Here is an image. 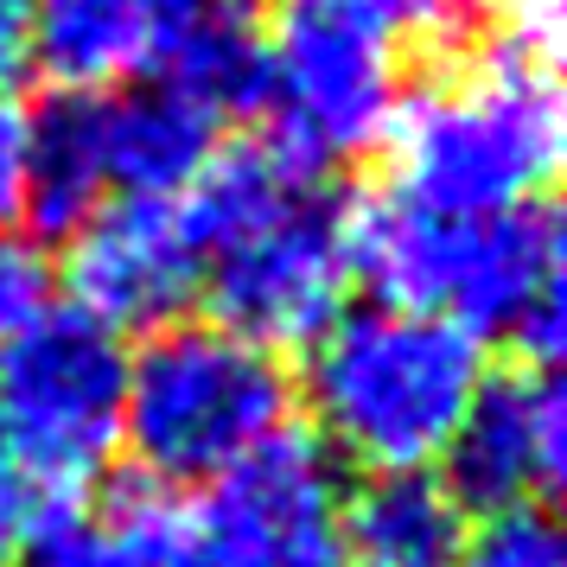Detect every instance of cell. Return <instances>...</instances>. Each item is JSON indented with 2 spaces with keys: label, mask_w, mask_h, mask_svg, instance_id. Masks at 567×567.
Segmentation results:
<instances>
[{
  "label": "cell",
  "mask_w": 567,
  "mask_h": 567,
  "mask_svg": "<svg viewBox=\"0 0 567 567\" xmlns=\"http://www.w3.org/2000/svg\"><path fill=\"white\" fill-rule=\"evenodd\" d=\"M78 504L39 472V465L13 446V434L0 427V567H13L39 536H52L58 523H71Z\"/></svg>",
  "instance_id": "cell-17"
},
{
  "label": "cell",
  "mask_w": 567,
  "mask_h": 567,
  "mask_svg": "<svg viewBox=\"0 0 567 567\" xmlns=\"http://www.w3.org/2000/svg\"><path fill=\"white\" fill-rule=\"evenodd\" d=\"M567 115L555 78V27L516 20L478 39L421 90H402L383 134L389 198L453 217H491L548 198L561 173Z\"/></svg>",
  "instance_id": "cell-2"
},
{
  "label": "cell",
  "mask_w": 567,
  "mask_h": 567,
  "mask_svg": "<svg viewBox=\"0 0 567 567\" xmlns=\"http://www.w3.org/2000/svg\"><path fill=\"white\" fill-rule=\"evenodd\" d=\"M64 287L109 332H159L205 287V256L179 198H109L71 230Z\"/></svg>",
  "instance_id": "cell-9"
},
{
  "label": "cell",
  "mask_w": 567,
  "mask_h": 567,
  "mask_svg": "<svg viewBox=\"0 0 567 567\" xmlns=\"http://www.w3.org/2000/svg\"><path fill=\"white\" fill-rule=\"evenodd\" d=\"M485 377V344L434 312L344 307L307 344L312 446L363 478L434 472Z\"/></svg>",
  "instance_id": "cell-5"
},
{
  "label": "cell",
  "mask_w": 567,
  "mask_h": 567,
  "mask_svg": "<svg viewBox=\"0 0 567 567\" xmlns=\"http://www.w3.org/2000/svg\"><path fill=\"white\" fill-rule=\"evenodd\" d=\"M491 0H275L261 27L268 134L312 173L383 147L414 45H465Z\"/></svg>",
  "instance_id": "cell-4"
},
{
  "label": "cell",
  "mask_w": 567,
  "mask_h": 567,
  "mask_svg": "<svg viewBox=\"0 0 567 567\" xmlns=\"http://www.w3.org/2000/svg\"><path fill=\"white\" fill-rule=\"evenodd\" d=\"M453 567H567V542L542 511L491 516L485 529H472Z\"/></svg>",
  "instance_id": "cell-19"
},
{
  "label": "cell",
  "mask_w": 567,
  "mask_h": 567,
  "mask_svg": "<svg viewBox=\"0 0 567 567\" xmlns=\"http://www.w3.org/2000/svg\"><path fill=\"white\" fill-rule=\"evenodd\" d=\"M351 230V281L383 307L434 312L446 326L516 344V363H555L561 351V224L555 205L453 217L409 198H363L344 217Z\"/></svg>",
  "instance_id": "cell-3"
},
{
  "label": "cell",
  "mask_w": 567,
  "mask_h": 567,
  "mask_svg": "<svg viewBox=\"0 0 567 567\" xmlns=\"http://www.w3.org/2000/svg\"><path fill=\"white\" fill-rule=\"evenodd\" d=\"M96 205H109L96 96H52L45 109H27V192H20V210L45 236H71Z\"/></svg>",
  "instance_id": "cell-14"
},
{
  "label": "cell",
  "mask_w": 567,
  "mask_h": 567,
  "mask_svg": "<svg viewBox=\"0 0 567 567\" xmlns=\"http://www.w3.org/2000/svg\"><path fill=\"white\" fill-rule=\"evenodd\" d=\"M159 567H344L338 465L312 434H275L185 511H166Z\"/></svg>",
  "instance_id": "cell-7"
},
{
  "label": "cell",
  "mask_w": 567,
  "mask_h": 567,
  "mask_svg": "<svg viewBox=\"0 0 567 567\" xmlns=\"http://www.w3.org/2000/svg\"><path fill=\"white\" fill-rule=\"evenodd\" d=\"M205 256L210 319L261 351H293L351 300V205L275 134L217 147L179 198Z\"/></svg>",
  "instance_id": "cell-1"
},
{
  "label": "cell",
  "mask_w": 567,
  "mask_h": 567,
  "mask_svg": "<svg viewBox=\"0 0 567 567\" xmlns=\"http://www.w3.org/2000/svg\"><path fill=\"white\" fill-rule=\"evenodd\" d=\"M516 20H536V27H555V0H511Z\"/></svg>",
  "instance_id": "cell-22"
},
{
  "label": "cell",
  "mask_w": 567,
  "mask_h": 567,
  "mask_svg": "<svg viewBox=\"0 0 567 567\" xmlns=\"http://www.w3.org/2000/svg\"><path fill=\"white\" fill-rule=\"evenodd\" d=\"M32 7H39V0H0V90L13 83V71H20V64H27Z\"/></svg>",
  "instance_id": "cell-21"
},
{
  "label": "cell",
  "mask_w": 567,
  "mask_h": 567,
  "mask_svg": "<svg viewBox=\"0 0 567 567\" xmlns=\"http://www.w3.org/2000/svg\"><path fill=\"white\" fill-rule=\"evenodd\" d=\"M287 434V370L217 319H173L128 358L122 446L154 485H210Z\"/></svg>",
  "instance_id": "cell-6"
},
{
  "label": "cell",
  "mask_w": 567,
  "mask_h": 567,
  "mask_svg": "<svg viewBox=\"0 0 567 567\" xmlns=\"http://www.w3.org/2000/svg\"><path fill=\"white\" fill-rule=\"evenodd\" d=\"M217 115L192 103L173 83H128L115 96H96V134H103V173L109 198H185L192 179L210 166Z\"/></svg>",
  "instance_id": "cell-12"
},
{
  "label": "cell",
  "mask_w": 567,
  "mask_h": 567,
  "mask_svg": "<svg viewBox=\"0 0 567 567\" xmlns=\"http://www.w3.org/2000/svg\"><path fill=\"white\" fill-rule=\"evenodd\" d=\"M567 465V395L555 370L516 363L485 377L460 434L446 446V491L465 511L516 516L542 511V497L561 485Z\"/></svg>",
  "instance_id": "cell-10"
},
{
  "label": "cell",
  "mask_w": 567,
  "mask_h": 567,
  "mask_svg": "<svg viewBox=\"0 0 567 567\" xmlns=\"http://www.w3.org/2000/svg\"><path fill=\"white\" fill-rule=\"evenodd\" d=\"M58 307V275L52 256L27 230H0V351H13L20 338Z\"/></svg>",
  "instance_id": "cell-18"
},
{
  "label": "cell",
  "mask_w": 567,
  "mask_h": 567,
  "mask_svg": "<svg viewBox=\"0 0 567 567\" xmlns=\"http://www.w3.org/2000/svg\"><path fill=\"white\" fill-rule=\"evenodd\" d=\"M198 0H39L27 58L52 96H115L159 78Z\"/></svg>",
  "instance_id": "cell-11"
},
{
  "label": "cell",
  "mask_w": 567,
  "mask_h": 567,
  "mask_svg": "<svg viewBox=\"0 0 567 567\" xmlns=\"http://www.w3.org/2000/svg\"><path fill=\"white\" fill-rule=\"evenodd\" d=\"M230 7H249V0H230Z\"/></svg>",
  "instance_id": "cell-23"
},
{
  "label": "cell",
  "mask_w": 567,
  "mask_h": 567,
  "mask_svg": "<svg viewBox=\"0 0 567 567\" xmlns=\"http://www.w3.org/2000/svg\"><path fill=\"white\" fill-rule=\"evenodd\" d=\"M122 338L78 307H52L13 351H0V427L71 504H83L122 453Z\"/></svg>",
  "instance_id": "cell-8"
},
{
  "label": "cell",
  "mask_w": 567,
  "mask_h": 567,
  "mask_svg": "<svg viewBox=\"0 0 567 567\" xmlns=\"http://www.w3.org/2000/svg\"><path fill=\"white\" fill-rule=\"evenodd\" d=\"M159 536H166V511L134 497V504H115L103 516L58 523L13 567H159Z\"/></svg>",
  "instance_id": "cell-16"
},
{
  "label": "cell",
  "mask_w": 567,
  "mask_h": 567,
  "mask_svg": "<svg viewBox=\"0 0 567 567\" xmlns=\"http://www.w3.org/2000/svg\"><path fill=\"white\" fill-rule=\"evenodd\" d=\"M27 192V109L13 103V90H0V230L20 217Z\"/></svg>",
  "instance_id": "cell-20"
},
{
  "label": "cell",
  "mask_w": 567,
  "mask_h": 567,
  "mask_svg": "<svg viewBox=\"0 0 567 567\" xmlns=\"http://www.w3.org/2000/svg\"><path fill=\"white\" fill-rule=\"evenodd\" d=\"M159 83L205 103L217 122L236 109H261V27L249 20V7L198 0L159 64Z\"/></svg>",
  "instance_id": "cell-15"
},
{
  "label": "cell",
  "mask_w": 567,
  "mask_h": 567,
  "mask_svg": "<svg viewBox=\"0 0 567 567\" xmlns=\"http://www.w3.org/2000/svg\"><path fill=\"white\" fill-rule=\"evenodd\" d=\"M472 511L446 491L440 472H389L363 478L344 497V555L363 567H453Z\"/></svg>",
  "instance_id": "cell-13"
}]
</instances>
